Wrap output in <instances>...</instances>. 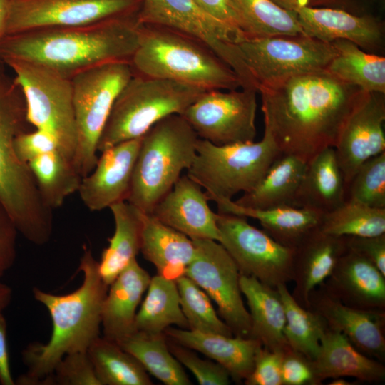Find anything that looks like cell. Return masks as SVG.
Wrapping results in <instances>:
<instances>
[{"mask_svg": "<svg viewBox=\"0 0 385 385\" xmlns=\"http://www.w3.org/2000/svg\"><path fill=\"white\" fill-rule=\"evenodd\" d=\"M362 92L326 69L258 89L265 127L280 152L307 163L324 148H334Z\"/></svg>", "mask_w": 385, "mask_h": 385, "instance_id": "1", "label": "cell"}, {"mask_svg": "<svg viewBox=\"0 0 385 385\" xmlns=\"http://www.w3.org/2000/svg\"><path fill=\"white\" fill-rule=\"evenodd\" d=\"M136 14L96 24L5 36L0 60L10 58L41 66L71 80L104 64L130 62L139 38Z\"/></svg>", "mask_w": 385, "mask_h": 385, "instance_id": "2", "label": "cell"}, {"mask_svg": "<svg viewBox=\"0 0 385 385\" xmlns=\"http://www.w3.org/2000/svg\"><path fill=\"white\" fill-rule=\"evenodd\" d=\"M78 270L83 281L78 288L66 294H55L34 287V299L48 310L52 332L46 343L29 344L22 351L27 372L19 376L18 384H43L66 354L86 351L100 337L101 314L108 286L98 271V262L91 249L83 246Z\"/></svg>", "mask_w": 385, "mask_h": 385, "instance_id": "3", "label": "cell"}, {"mask_svg": "<svg viewBox=\"0 0 385 385\" xmlns=\"http://www.w3.org/2000/svg\"><path fill=\"white\" fill-rule=\"evenodd\" d=\"M29 123L22 91L0 61V201L18 230L36 245L52 235L53 212L43 201L34 176L14 148L16 138Z\"/></svg>", "mask_w": 385, "mask_h": 385, "instance_id": "4", "label": "cell"}, {"mask_svg": "<svg viewBox=\"0 0 385 385\" xmlns=\"http://www.w3.org/2000/svg\"><path fill=\"white\" fill-rule=\"evenodd\" d=\"M130 65L135 74L205 91L242 88L234 71L208 48L165 27L140 25L138 44Z\"/></svg>", "mask_w": 385, "mask_h": 385, "instance_id": "5", "label": "cell"}, {"mask_svg": "<svg viewBox=\"0 0 385 385\" xmlns=\"http://www.w3.org/2000/svg\"><path fill=\"white\" fill-rule=\"evenodd\" d=\"M198 136L180 114L168 115L143 136L126 201L150 214L192 165Z\"/></svg>", "mask_w": 385, "mask_h": 385, "instance_id": "6", "label": "cell"}, {"mask_svg": "<svg viewBox=\"0 0 385 385\" xmlns=\"http://www.w3.org/2000/svg\"><path fill=\"white\" fill-rule=\"evenodd\" d=\"M204 92L180 83L133 73L113 103L98 151L142 137L163 118L181 115Z\"/></svg>", "mask_w": 385, "mask_h": 385, "instance_id": "7", "label": "cell"}, {"mask_svg": "<svg viewBox=\"0 0 385 385\" xmlns=\"http://www.w3.org/2000/svg\"><path fill=\"white\" fill-rule=\"evenodd\" d=\"M281 154L267 127L259 142L216 145L199 138L187 175L205 189L210 200H232L240 192L252 190Z\"/></svg>", "mask_w": 385, "mask_h": 385, "instance_id": "8", "label": "cell"}, {"mask_svg": "<svg viewBox=\"0 0 385 385\" xmlns=\"http://www.w3.org/2000/svg\"><path fill=\"white\" fill-rule=\"evenodd\" d=\"M133 75L130 62H115L81 73L71 79L76 128L73 164L83 178L98 160V143L113 103Z\"/></svg>", "mask_w": 385, "mask_h": 385, "instance_id": "9", "label": "cell"}, {"mask_svg": "<svg viewBox=\"0 0 385 385\" xmlns=\"http://www.w3.org/2000/svg\"><path fill=\"white\" fill-rule=\"evenodd\" d=\"M136 20L139 25L170 29L201 43L234 71L242 88L257 90L236 43L245 38L195 0H142Z\"/></svg>", "mask_w": 385, "mask_h": 385, "instance_id": "10", "label": "cell"}, {"mask_svg": "<svg viewBox=\"0 0 385 385\" xmlns=\"http://www.w3.org/2000/svg\"><path fill=\"white\" fill-rule=\"evenodd\" d=\"M0 61L15 73L29 124L51 135L61 151L73 162L76 128L71 80L24 61L10 58Z\"/></svg>", "mask_w": 385, "mask_h": 385, "instance_id": "11", "label": "cell"}, {"mask_svg": "<svg viewBox=\"0 0 385 385\" xmlns=\"http://www.w3.org/2000/svg\"><path fill=\"white\" fill-rule=\"evenodd\" d=\"M236 43L257 91L294 76L326 69L334 55L331 43L307 35L245 38Z\"/></svg>", "mask_w": 385, "mask_h": 385, "instance_id": "12", "label": "cell"}, {"mask_svg": "<svg viewBox=\"0 0 385 385\" xmlns=\"http://www.w3.org/2000/svg\"><path fill=\"white\" fill-rule=\"evenodd\" d=\"M217 223L219 242L241 274L274 288L292 282L294 249L279 244L263 230L250 225L245 217L217 212Z\"/></svg>", "mask_w": 385, "mask_h": 385, "instance_id": "13", "label": "cell"}, {"mask_svg": "<svg viewBox=\"0 0 385 385\" xmlns=\"http://www.w3.org/2000/svg\"><path fill=\"white\" fill-rule=\"evenodd\" d=\"M257 91L210 90L201 94L181 114L199 138L216 145L255 140Z\"/></svg>", "mask_w": 385, "mask_h": 385, "instance_id": "14", "label": "cell"}, {"mask_svg": "<svg viewBox=\"0 0 385 385\" xmlns=\"http://www.w3.org/2000/svg\"><path fill=\"white\" fill-rule=\"evenodd\" d=\"M195 253L185 274L217 305L218 315L235 336L250 337L251 320L240 285V272L232 257L217 241L192 240Z\"/></svg>", "mask_w": 385, "mask_h": 385, "instance_id": "15", "label": "cell"}, {"mask_svg": "<svg viewBox=\"0 0 385 385\" xmlns=\"http://www.w3.org/2000/svg\"><path fill=\"white\" fill-rule=\"evenodd\" d=\"M142 0H14L6 36L80 26L137 14Z\"/></svg>", "mask_w": 385, "mask_h": 385, "instance_id": "16", "label": "cell"}, {"mask_svg": "<svg viewBox=\"0 0 385 385\" xmlns=\"http://www.w3.org/2000/svg\"><path fill=\"white\" fill-rule=\"evenodd\" d=\"M385 93L363 91L334 146L346 188L359 168L385 152Z\"/></svg>", "mask_w": 385, "mask_h": 385, "instance_id": "17", "label": "cell"}, {"mask_svg": "<svg viewBox=\"0 0 385 385\" xmlns=\"http://www.w3.org/2000/svg\"><path fill=\"white\" fill-rule=\"evenodd\" d=\"M273 1L290 11L310 37L327 43L348 40L369 53L382 43L384 26L372 16L356 15L337 8L306 6L296 0Z\"/></svg>", "mask_w": 385, "mask_h": 385, "instance_id": "18", "label": "cell"}, {"mask_svg": "<svg viewBox=\"0 0 385 385\" xmlns=\"http://www.w3.org/2000/svg\"><path fill=\"white\" fill-rule=\"evenodd\" d=\"M142 137L118 143L102 152L93 170L82 178L78 193L91 211L126 201Z\"/></svg>", "mask_w": 385, "mask_h": 385, "instance_id": "19", "label": "cell"}, {"mask_svg": "<svg viewBox=\"0 0 385 385\" xmlns=\"http://www.w3.org/2000/svg\"><path fill=\"white\" fill-rule=\"evenodd\" d=\"M309 309L318 313L327 327L344 334L361 353L381 362L385 360V312L348 306L322 286L310 296Z\"/></svg>", "mask_w": 385, "mask_h": 385, "instance_id": "20", "label": "cell"}, {"mask_svg": "<svg viewBox=\"0 0 385 385\" xmlns=\"http://www.w3.org/2000/svg\"><path fill=\"white\" fill-rule=\"evenodd\" d=\"M202 187L188 175L180 177L150 213L160 222L192 240L220 241L217 213Z\"/></svg>", "mask_w": 385, "mask_h": 385, "instance_id": "21", "label": "cell"}, {"mask_svg": "<svg viewBox=\"0 0 385 385\" xmlns=\"http://www.w3.org/2000/svg\"><path fill=\"white\" fill-rule=\"evenodd\" d=\"M320 286L348 306L385 310V276L367 258L349 248Z\"/></svg>", "mask_w": 385, "mask_h": 385, "instance_id": "22", "label": "cell"}, {"mask_svg": "<svg viewBox=\"0 0 385 385\" xmlns=\"http://www.w3.org/2000/svg\"><path fill=\"white\" fill-rule=\"evenodd\" d=\"M346 248L345 237L326 234L318 227L294 249L291 293L299 304L309 309L312 293L330 276Z\"/></svg>", "mask_w": 385, "mask_h": 385, "instance_id": "23", "label": "cell"}, {"mask_svg": "<svg viewBox=\"0 0 385 385\" xmlns=\"http://www.w3.org/2000/svg\"><path fill=\"white\" fill-rule=\"evenodd\" d=\"M164 334L170 341L200 352L227 370L231 379L243 382L253 369L255 357L262 347L250 337L226 336L190 329L167 328Z\"/></svg>", "mask_w": 385, "mask_h": 385, "instance_id": "24", "label": "cell"}, {"mask_svg": "<svg viewBox=\"0 0 385 385\" xmlns=\"http://www.w3.org/2000/svg\"><path fill=\"white\" fill-rule=\"evenodd\" d=\"M150 279L135 259L111 283L102 308L103 337L117 343L135 332L138 308Z\"/></svg>", "mask_w": 385, "mask_h": 385, "instance_id": "25", "label": "cell"}, {"mask_svg": "<svg viewBox=\"0 0 385 385\" xmlns=\"http://www.w3.org/2000/svg\"><path fill=\"white\" fill-rule=\"evenodd\" d=\"M311 364L315 385L338 377H351L371 384L385 380V366L381 361L361 353L344 334L328 327L322 337L319 354Z\"/></svg>", "mask_w": 385, "mask_h": 385, "instance_id": "26", "label": "cell"}, {"mask_svg": "<svg viewBox=\"0 0 385 385\" xmlns=\"http://www.w3.org/2000/svg\"><path fill=\"white\" fill-rule=\"evenodd\" d=\"M219 213L251 217L259 221L263 230L279 244L296 248L320 225L324 213L308 207L280 206L252 209L236 204L234 200L215 197Z\"/></svg>", "mask_w": 385, "mask_h": 385, "instance_id": "27", "label": "cell"}, {"mask_svg": "<svg viewBox=\"0 0 385 385\" xmlns=\"http://www.w3.org/2000/svg\"><path fill=\"white\" fill-rule=\"evenodd\" d=\"M140 252L155 266L158 274L175 281L185 274L195 247L192 239L143 212Z\"/></svg>", "mask_w": 385, "mask_h": 385, "instance_id": "28", "label": "cell"}, {"mask_svg": "<svg viewBox=\"0 0 385 385\" xmlns=\"http://www.w3.org/2000/svg\"><path fill=\"white\" fill-rule=\"evenodd\" d=\"M346 199V186L334 147H328L307 163L293 206L322 213L333 210Z\"/></svg>", "mask_w": 385, "mask_h": 385, "instance_id": "29", "label": "cell"}, {"mask_svg": "<svg viewBox=\"0 0 385 385\" xmlns=\"http://www.w3.org/2000/svg\"><path fill=\"white\" fill-rule=\"evenodd\" d=\"M240 285L251 320L250 338L271 350H285V309L277 288L255 277L240 275Z\"/></svg>", "mask_w": 385, "mask_h": 385, "instance_id": "30", "label": "cell"}, {"mask_svg": "<svg viewBox=\"0 0 385 385\" xmlns=\"http://www.w3.org/2000/svg\"><path fill=\"white\" fill-rule=\"evenodd\" d=\"M109 209L115 231L98 262L100 275L108 286L136 259L140 250L143 228V212L127 201L117 202Z\"/></svg>", "mask_w": 385, "mask_h": 385, "instance_id": "31", "label": "cell"}, {"mask_svg": "<svg viewBox=\"0 0 385 385\" xmlns=\"http://www.w3.org/2000/svg\"><path fill=\"white\" fill-rule=\"evenodd\" d=\"M307 162L290 154H281L261 181L234 202L252 209L293 206L302 180Z\"/></svg>", "mask_w": 385, "mask_h": 385, "instance_id": "32", "label": "cell"}, {"mask_svg": "<svg viewBox=\"0 0 385 385\" xmlns=\"http://www.w3.org/2000/svg\"><path fill=\"white\" fill-rule=\"evenodd\" d=\"M334 55L326 70L365 92L385 93V58L365 51L348 40L331 42Z\"/></svg>", "mask_w": 385, "mask_h": 385, "instance_id": "33", "label": "cell"}, {"mask_svg": "<svg viewBox=\"0 0 385 385\" xmlns=\"http://www.w3.org/2000/svg\"><path fill=\"white\" fill-rule=\"evenodd\" d=\"M146 291L145 297L136 314L135 332L162 334L173 325L189 329L181 309L175 280L155 275L151 277Z\"/></svg>", "mask_w": 385, "mask_h": 385, "instance_id": "34", "label": "cell"}, {"mask_svg": "<svg viewBox=\"0 0 385 385\" xmlns=\"http://www.w3.org/2000/svg\"><path fill=\"white\" fill-rule=\"evenodd\" d=\"M117 343L131 354L148 374L164 384H192L180 362L171 354L164 333L135 332Z\"/></svg>", "mask_w": 385, "mask_h": 385, "instance_id": "35", "label": "cell"}, {"mask_svg": "<svg viewBox=\"0 0 385 385\" xmlns=\"http://www.w3.org/2000/svg\"><path fill=\"white\" fill-rule=\"evenodd\" d=\"M27 165L43 201L51 210L78 192L82 177L73 160L60 150L39 155Z\"/></svg>", "mask_w": 385, "mask_h": 385, "instance_id": "36", "label": "cell"}, {"mask_svg": "<svg viewBox=\"0 0 385 385\" xmlns=\"http://www.w3.org/2000/svg\"><path fill=\"white\" fill-rule=\"evenodd\" d=\"M246 38L306 35L294 14L273 0H229Z\"/></svg>", "mask_w": 385, "mask_h": 385, "instance_id": "37", "label": "cell"}, {"mask_svg": "<svg viewBox=\"0 0 385 385\" xmlns=\"http://www.w3.org/2000/svg\"><path fill=\"white\" fill-rule=\"evenodd\" d=\"M101 385H152L140 363L118 343L98 337L87 350Z\"/></svg>", "mask_w": 385, "mask_h": 385, "instance_id": "38", "label": "cell"}, {"mask_svg": "<svg viewBox=\"0 0 385 385\" xmlns=\"http://www.w3.org/2000/svg\"><path fill=\"white\" fill-rule=\"evenodd\" d=\"M276 288L285 309L284 335L288 346L313 361L319 354L327 323L318 313L299 304L287 284H281Z\"/></svg>", "mask_w": 385, "mask_h": 385, "instance_id": "39", "label": "cell"}, {"mask_svg": "<svg viewBox=\"0 0 385 385\" xmlns=\"http://www.w3.org/2000/svg\"><path fill=\"white\" fill-rule=\"evenodd\" d=\"M319 230L338 237H372L385 233V208L351 200L322 215Z\"/></svg>", "mask_w": 385, "mask_h": 385, "instance_id": "40", "label": "cell"}, {"mask_svg": "<svg viewBox=\"0 0 385 385\" xmlns=\"http://www.w3.org/2000/svg\"><path fill=\"white\" fill-rule=\"evenodd\" d=\"M180 304L188 329L233 336L230 328L218 315L209 296L190 278L183 275L175 280Z\"/></svg>", "mask_w": 385, "mask_h": 385, "instance_id": "41", "label": "cell"}, {"mask_svg": "<svg viewBox=\"0 0 385 385\" xmlns=\"http://www.w3.org/2000/svg\"><path fill=\"white\" fill-rule=\"evenodd\" d=\"M371 207L385 208V152L366 160L346 188V199Z\"/></svg>", "mask_w": 385, "mask_h": 385, "instance_id": "42", "label": "cell"}, {"mask_svg": "<svg viewBox=\"0 0 385 385\" xmlns=\"http://www.w3.org/2000/svg\"><path fill=\"white\" fill-rule=\"evenodd\" d=\"M43 384L101 385L87 351L64 356L45 379Z\"/></svg>", "mask_w": 385, "mask_h": 385, "instance_id": "43", "label": "cell"}, {"mask_svg": "<svg viewBox=\"0 0 385 385\" xmlns=\"http://www.w3.org/2000/svg\"><path fill=\"white\" fill-rule=\"evenodd\" d=\"M169 349L181 365L192 373L199 384L228 385L231 376L226 369L218 363L200 358L192 349L168 339Z\"/></svg>", "mask_w": 385, "mask_h": 385, "instance_id": "44", "label": "cell"}, {"mask_svg": "<svg viewBox=\"0 0 385 385\" xmlns=\"http://www.w3.org/2000/svg\"><path fill=\"white\" fill-rule=\"evenodd\" d=\"M284 351L271 350L262 346L255 357L252 371L243 383L246 385H282Z\"/></svg>", "mask_w": 385, "mask_h": 385, "instance_id": "45", "label": "cell"}, {"mask_svg": "<svg viewBox=\"0 0 385 385\" xmlns=\"http://www.w3.org/2000/svg\"><path fill=\"white\" fill-rule=\"evenodd\" d=\"M14 148L19 158L26 164L39 155L60 150L51 135L36 128L19 134L15 139Z\"/></svg>", "mask_w": 385, "mask_h": 385, "instance_id": "46", "label": "cell"}, {"mask_svg": "<svg viewBox=\"0 0 385 385\" xmlns=\"http://www.w3.org/2000/svg\"><path fill=\"white\" fill-rule=\"evenodd\" d=\"M282 385H315L311 361L289 347L284 351L282 363Z\"/></svg>", "mask_w": 385, "mask_h": 385, "instance_id": "47", "label": "cell"}, {"mask_svg": "<svg viewBox=\"0 0 385 385\" xmlns=\"http://www.w3.org/2000/svg\"><path fill=\"white\" fill-rule=\"evenodd\" d=\"M18 233L13 220L0 201V278L15 262Z\"/></svg>", "mask_w": 385, "mask_h": 385, "instance_id": "48", "label": "cell"}, {"mask_svg": "<svg viewBox=\"0 0 385 385\" xmlns=\"http://www.w3.org/2000/svg\"><path fill=\"white\" fill-rule=\"evenodd\" d=\"M347 248L371 261L385 276V233L372 237H345Z\"/></svg>", "mask_w": 385, "mask_h": 385, "instance_id": "49", "label": "cell"}, {"mask_svg": "<svg viewBox=\"0 0 385 385\" xmlns=\"http://www.w3.org/2000/svg\"><path fill=\"white\" fill-rule=\"evenodd\" d=\"M207 13L221 21L241 36L246 38L242 32L240 21L229 0H195Z\"/></svg>", "mask_w": 385, "mask_h": 385, "instance_id": "50", "label": "cell"}, {"mask_svg": "<svg viewBox=\"0 0 385 385\" xmlns=\"http://www.w3.org/2000/svg\"><path fill=\"white\" fill-rule=\"evenodd\" d=\"M0 384L2 385L15 384L10 369L7 324L3 312H0Z\"/></svg>", "mask_w": 385, "mask_h": 385, "instance_id": "51", "label": "cell"}, {"mask_svg": "<svg viewBox=\"0 0 385 385\" xmlns=\"http://www.w3.org/2000/svg\"><path fill=\"white\" fill-rule=\"evenodd\" d=\"M14 0H0V45L6 36L9 11Z\"/></svg>", "mask_w": 385, "mask_h": 385, "instance_id": "52", "label": "cell"}, {"mask_svg": "<svg viewBox=\"0 0 385 385\" xmlns=\"http://www.w3.org/2000/svg\"><path fill=\"white\" fill-rule=\"evenodd\" d=\"M12 292L11 288L0 280V312L9 306L11 302Z\"/></svg>", "mask_w": 385, "mask_h": 385, "instance_id": "53", "label": "cell"}, {"mask_svg": "<svg viewBox=\"0 0 385 385\" xmlns=\"http://www.w3.org/2000/svg\"><path fill=\"white\" fill-rule=\"evenodd\" d=\"M298 3L309 6H315L318 5H331L332 4L337 3L339 0H296Z\"/></svg>", "mask_w": 385, "mask_h": 385, "instance_id": "54", "label": "cell"}, {"mask_svg": "<svg viewBox=\"0 0 385 385\" xmlns=\"http://www.w3.org/2000/svg\"><path fill=\"white\" fill-rule=\"evenodd\" d=\"M330 385H353L354 383L350 382L345 379L344 377H338L332 379V381L329 383Z\"/></svg>", "mask_w": 385, "mask_h": 385, "instance_id": "55", "label": "cell"}]
</instances>
